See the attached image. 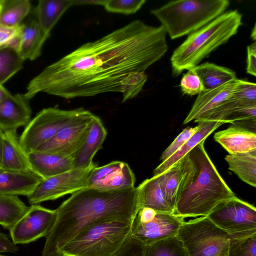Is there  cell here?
I'll return each mask as SVG.
<instances>
[{
  "mask_svg": "<svg viewBox=\"0 0 256 256\" xmlns=\"http://www.w3.org/2000/svg\"><path fill=\"white\" fill-rule=\"evenodd\" d=\"M166 34L161 25L133 20L46 66L28 82L24 95L30 100L41 92L70 99L120 92L124 77L144 72L165 54Z\"/></svg>",
  "mask_w": 256,
  "mask_h": 256,
  "instance_id": "1",
  "label": "cell"
},
{
  "mask_svg": "<svg viewBox=\"0 0 256 256\" xmlns=\"http://www.w3.org/2000/svg\"><path fill=\"white\" fill-rule=\"evenodd\" d=\"M139 210L136 187L77 191L56 209V219L46 237L42 256H61L63 248L84 230L104 221H132Z\"/></svg>",
  "mask_w": 256,
  "mask_h": 256,
  "instance_id": "2",
  "label": "cell"
},
{
  "mask_svg": "<svg viewBox=\"0 0 256 256\" xmlns=\"http://www.w3.org/2000/svg\"><path fill=\"white\" fill-rule=\"evenodd\" d=\"M204 142L188 152L196 170L178 198L174 210L184 218L208 216L219 204L236 196L218 172Z\"/></svg>",
  "mask_w": 256,
  "mask_h": 256,
  "instance_id": "3",
  "label": "cell"
},
{
  "mask_svg": "<svg viewBox=\"0 0 256 256\" xmlns=\"http://www.w3.org/2000/svg\"><path fill=\"white\" fill-rule=\"evenodd\" d=\"M242 24V14L232 10L216 18L188 35L173 52L170 58L173 76L189 70L235 35Z\"/></svg>",
  "mask_w": 256,
  "mask_h": 256,
  "instance_id": "4",
  "label": "cell"
},
{
  "mask_svg": "<svg viewBox=\"0 0 256 256\" xmlns=\"http://www.w3.org/2000/svg\"><path fill=\"white\" fill-rule=\"evenodd\" d=\"M228 0H178L152 10L172 40L198 30L222 14Z\"/></svg>",
  "mask_w": 256,
  "mask_h": 256,
  "instance_id": "5",
  "label": "cell"
},
{
  "mask_svg": "<svg viewBox=\"0 0 256 256\" xmlns=\"http://www.w3.org/2000/svg\"><path fill=\"white\" fill-rule=\"evenodd\" d=\"M132 222L113 220L94 224L69 242L61 256H113L130 236Z\"/></svg>",
  "mask_w": 256,
  "mask_h": 256,
  "instance_id": "6",
  "label": "cell"
},
{
  "mask_svg": "<svg viewBox=\"0 0 256 256\" xmlns=\"http://www.w3.org/2000/svg\"><path fill=\"white\" fill-rule=\"evenodd\" d=\"M251 235L230 234L205 216L184 221L176 236L188 256H228L234 240Z\"/></svg>",
  "mask_w": 256,
  "mask_h": 256,
  "instance_id": "7",
  "label": "cell"
},
{
  "mask_svg": "<svg viewBox=\"0 0 256 256\" xmlns=\"http://www.w3.org/2000/svg\"><path fill=\"white\" fill-rule=\"evenodd\" d=\"M84 110L82 108L71 110L55 107L44 108L28 122L19 137L20 144L27 153L34 152L52 138Z\"/></svg>",
  "mask_w": 256,
  "mask_h": 256,
  "instance_id": "8",
  "label": "cell"
},
{
  "mask_svg": "<svg viewBox=\"0 0 256 256\" xmlns=\"http://www.w3.org/2000/svg\"><path fill=\"white\" fill-rule=\"evenodd\" d=\"M184 218L174 214L139 210L132 224L130 236L146 246L176 235Z\"/></svg>",
  "mask_w": 256,
  "mask_h": 256,
  "instance_id": "9",
  "label": "cell"
},
{
  "mask_svg": "<svg viewBox=\"0 0 256 256\" xmlns=\"http://www.w3.org/2000/svg\"><path fill=\"white\" fill-rule=\"evenodd\" d=\"M216 226L232 234H256V208L236 196L217 205L208 216Z\"/></svg>",
  "mask_w": 256,
  "mask_h": 256,
  "instance_id": "10",
  "label": "cell"
},
{
  "mask_svg": "<svg viewBox=\"0 0 256 256\" xmlns=\"http://www.w3.org/2000/svg\"><path fill=\"white\" fill-rule=\"evenodd\" d=\"M96 166L94 163L87 168L72 169L43 179L35 190L27 196L29 204H40L42 202L55 200L88 188L89 176Z\"/></svg>",
  "mask_w": 256,
  "mask_h": 256,
  "instance_id": "11",
  "label": "cell"
},
{
  "mask_svg": "<svg viewBox=\"0 0 256 256\" xmlns=\"http://www.w3.org/2000/svg\"><path fill=\"white\" fill-rule=\"evenodd\" d=\"M94 116L92 112L84 109L78 116L34 152L74 158L84 142Z\"/></svg>",
  "mask_w": 256,
  "mask_h": 256,
  "instance_id": "12",
  "label": "cell"
},
{
  "mask_svg": "<svg viewBox=\"0 0 256 256\" xmlns=\"http://www.w3.org/2000/svg\"><path fill=\"white\" fill-rule=\"evenodd\" d=\"M56 216V210H52L40 204H32L25 214L10 230L15 244H27L46 237Z\"/></svg>",
  "mask_w": 256,
  "mask_h": 256,
  "instance_id": "13",
  "label": "cell"
},
{
  "mask_svg": "<svg viewBox=\"0 0 256 256\" xmlns=\"http://www.w3.org/2000/svg\"><path fill=\"white\" fill-rule=\"evenodd\" d=\"M135 176L128 164L113 161L104 166H96L91 172L88 188L113 190L135 187Z\"/></svg>",
  "mask_w": 256,
  "mask_h": 256,
  "instance_id": "14",
  "label": "cell"
},
{
  "mask_svg": "<svg viewBox=\"0 0 256 256\" xmlns=\"http://www.w3.org/2000/svg\"><path fill=\"white\" fill-rule=\"evenodd\" d=\"M195 170V166L188 153L168 169L157 176L166 199L174 210L178 198Z\"/></svg>",
  "mask_w": 256,
  "mask_h": 256,
  "instance_id": "15",
  "label": "cell"
},
{
  "mask_svg": "<svg viewBox=\"0 0 256 256\" xmlns=\"http://www.w3.org/2000/svg\"><path fill=\"white\" fill-rule=\"evenodd\" d=\"M30 100L24 94H10L0 103V130L3 132L17 130L31 120Z\"/></svg>",
  "mask_w": 256,
  "mask_h": 256,
  "instance_id": "16",
  "label": "cell"
},
{
  "mask_svg": "<svg viewBox=\"0 0 256 256\" xmlns=\"http://www.w3.org/2000/svg\"><path fill=\"white\" fill-rule=\"evenodd\" d=\"M239 79L231 80L218 88L202 90L194 103L183 124H186L205 116L230 98Z\"/></svg>",
  "mask_w": 256,
  "mask_h": 256,
  "instance_id": "17",
  "label": "cell"
},
{
  "mask_svg": "<svg viewBox=\"0 0 256 256\" xmlns=\"http://www.w3.org/2000/svg\"><path fill=\"white\" fill-rule=\"evenodd\" d=\"M0 169L17 172H32L28 154L20 144L16 130L3 132Z\"/></svg>",
  "mask_w": 256,
  "mask_h": 256,
  "instance_id": "18",
  "label": "cell"
},
{
  "mask_svg": "<svg viewBox=\"0 0 256 256\" xmlns=\"http://www.w3.org/2000/svg\"><path fill=\"white\" fill-rule=\"evenodd\" d=\"M214 138L229 154L256 150V132L238 124H230L215 133Z\"/></svg>",
  "mask_w": 256,
  "mask_h": 256,
  "instance_id": "19",
  "label": "cell"
},
{
  "mask_svg": "<svg viewBox=\"0 0 256 256\" xmlns=\"http://www.w3.org/2000/svg\"><path fill=\"white\" fill-rule=\"evenodd\" d=\"M106 134L101 120L95 115L84 142L73 158V169L87 168L94 164L92 159L102 148Z\"/></svg>",
  "mask_w": 256,
  "mask_h": 256,
  "instance_id": "20",
  "label": "cell"
},
{
  "mask_svg": "<svg viewBox=\"0 0 256 256\" xmlns=\"http://www.w3.org/2000/svg\"><path fill=\"white\" fill-rule=\"evenodd\" d=\"M28 154L32 172L43 179L73 169L72 157L38 152Z\"/></svg>",
  "mask_w": 256,
  "mask_h": 256,
  "instance_id": "21",
  "label": "cell"
},
{
  "mask_svg": "<svg viewBox=\"0 0 256 256\" xmlns=\"http://www.w3.org/2000/svg\"><path fill=\"white\" fill-rule=\"evenodd\" d=\"M43 178L33 172L0 169V194L30 196Z\"/></svg>",
  "mask_w": 256,
  "mask_h": 256,
  "instance_id": "22",
  "label": "cell"
},
{
  "mask_svg": "<svg viewBox=\"0 0 256 256\" xmlns=\"http://www.w3.org/2000/svg\"><path fill=\"white\" fill-rule=\"evenodd\" d=\"M20 44L18 50L24 60H34L41 54L43 46L48 38L42 32L36 18L20 24Z\"/></svg>",
  "mask_w": 256,
  "mask_h": 256,
  "instance_id": "23",
  "label": "cell"
},
{
  "mask_svg": "<svg viewBox=\"0 0 256 256\" xmlns=\"http://www.w3.org/2000/svg\"><path fill=\"white\" fill-rule=\"evenodd\" d=\"M196 122L197 128L190 138L173 155L162 162L154 170L153 176L164 172L188 154L198 144L210 136L214 130L224 124L222 122L210 120H200Z\"/></svg>",
  "mask_w": 256,
  "mask_h": 256,
  "instance_id": "24",
  "label": "cell"
},
{
  "mask_svg": "<svg viewBox=\"0 0 256 256\" xmlns=\"http://www.w3.org/2000/svg\"><path fill=\"white\" fill-rule=\"evenodd\" d=\"M74 6V0H40L34 10L35 18L43 34L49 38L63 14Z\"/></svg>",
  "mask_w": 256,
  "mask_h": 256,
  "instance_id": "25",
  "label": "cell"
},
{
  "mask_svg": "<svg viewBox=\"0 0 256 256\" xmlns=\"http://www.w3.org/2000/svg\"><path fill=\"white\" fill-rule=\"evenodd\" d=\"M136 188L140 209L148 208L158 212L174 214L166 199L157 176L146 179Z\"/></svg>",
  "mask_w": 256,
  "mask_h": 256,
  "instance_id": "26",
  "label": "cell"
},
{
  "mask_svg": "<svg viewBox=\"0 0 256 256\" xmlns=\"http://www.w3.org/2000/svg\"><path fill=\"white\" fill-rule=\"evenodd\" d=\"M189 70L198 76L204 90L218 88L237 78L235 72L232 70L208 62Z\"/></svg>",
  "mask_w": 256,
  "mask_h": 256,
  "instance_id": "27",
  "label": "cell"
},
{
  "mask_svg": "<svg viewBox=\"0 0 256 256\" xmlns=\"http://www.w3.org/2000/svg\"><path fill=\"white\" fill-rule=\"evenodd\" d=\"M224 158L230 170L243 182L256 187V150L248 152L229 154Z\"/></svg>",
  "mask_w": 256,
  "mask_h": 256,
  "instance_id": "28",
  "label": "cell"
},
{
  "mask_svg": "<svg viewBox=\"0 0 256 256\" xmlns=\"http://www.w3.org/2000/svg\"><path fill=\"white\" fill-rule=\"evenodd\" d=\"M29 0H2L0 5V24L8 28L20 26L29 14Z\"/></svg>",
  "mask_w": 256,
  "mask_h": 256,
  "instance_id": "29",
  "label": "cell"
},
{
  "mask_svg": "<svg viewBox=\"0 0 256 256\" xmlns=\"http://www.w3.org/2000/svg\"><path fill=\"white\" fill-rule=\"evenodd\" d=\"M28 208L18 196L0 194V225L10 230Z\"/></svg>",
  "mask_w": 256,
  "mask_h": 256,
  "instance_id": "30",
  "label": "cell"
},
{
  "mask_svg": "<svg viewBox=\"0 0 256 256\" xmlns=\"http://www.w3.org/2000/svg\"><path fill=\"white\" fill-rule=\"evenodd\" d=\"M24 62L14 50L7 46L0 48V84L4 85L20 70Z\"/></svg>",
  "mask_w": 256,
  "mask_h": 256,
  "instance_id": "31",
  "label": "cell"
},
{
  "mask_svg": "<svg viewBox=\"0 0 256 256\" xmlns=\"http://www.w3.org/2000/svg\"><path fill=\"white\" fill-rule=\"evenodd\" d=\"M145 256H188L176 236L146 246Z\"/></svg>",
  "mask_w": 256,
  "mask_h": 256,
  "instance_id": "32",
  "label": "cell"
},
{
  "mask_svg": "<svg viewBox=\"0 0 256 256\" xmlns=\"http://www.w3.org/2000/svg\"><path fill=\"white\" fill-rule=\"evenodd\" d=\"M148 79L144 72H136L128 74L120 83V92L122 95V102L136 98L142 90Z\"/></svg>",
  "mask_w": 256,
  "mask_h": 256,
  "instance_id": "33",
  "label": "cell"
},
{
  "mask_svg": "<svg viewBox=\"0 0 256 256\" xmlns=\"http://www.w3.org/2000/svg\"><path fill=\"white\" fill-rule=\"evenodd\" d=\"M146 2L145 0H106L103 6L108 12L128 15L136 12Z\"/></svg>",
  "mask_w": 256,
  "mask_h": 256,
  "instance_id": "34",
  "label": "cell"
},
{
  "mask_svg": "<svg viewBox=\"0 0 256 256\" xmlns=\"http://www.w3.org/2000/svg\"><path fill=\"white\" fill-rule=\"evenodd\" d=\"M228 256H256V234L234 240Z\"/></svg>",
  "mask_w": 256,
  "mask_h": 256,
  "instance_id": "35",
  "label": "cell"
},
{
  "mask_svg": "<svg viewBox=\"0 0 256 256\" xmlns=\"http://www.w3.org/2000/svg\"><path fill=\"white\" fill-rule=\"evenodd\" d=\"M231 96L248 104H256V84L239 79Z\"/></svg>",
  "mask_w": 256,
  "mask_h": 256,
  "instance_id": "36",
  "label": "cell"
},
{
  "mask_svg": "<svg viewBox=\"0 0 256 256\" xmlns=\"http://www.w3.org/2000/svg\"><path fill=\"white\" fill-rule=\"evenodd\" d=\"M197 128L188 126L177 136L171 144L162 152L160 160L164 162L176 152L194 134Z\"/></svg>",
  "mask_w": 256,
  "mask_h": 256,
  "instance_id": "37",
  "label": "cell"
},
{
  "mask_svg": "<svg viewBox=\"0 0 256 256\" xmlns=\"http://www.w3.org/2000/svg\"><path fill=\"white\" fill-rule=\"evenodd\" d=\"M180 86L182 92L189 96L198 94L203 88L198 76L191 70L183 74Z\"/></svg>",
  "mask_w": 256,
  "mask_h": 256,
  "instance_id": "38",
  "label": "cell"
},
{
  "mask_svg": "<svg viewBox=\"0 0 256 256\" xmlns=\"http://www.w3.org/2000/svg\"><path fill=\"white\" fill-rule=\"evenodd\" d=\"M146 245L130 236L113 256H145Z\"/></svg>",
  "mask_w": 256,
  "mask_h": 256,
  "instance_id": "39",
  "label": "cell"
},
{
  "mask_svg": "<svg viewBox=\"0 0 256 256\" xmlns=\"http://www.w3.org/2000/svg\"><path fill=\"white\" fill-rule=\"evenodd\" d=\"M247 73L256 76V43L250 44L247 47Z\"/></svg>",
  "mask_w": 256,
  "mask_h": 256,
  "instance_id": "40",
  "label": "cell"
},
{
  "mask_svg": "<svg viewBox=\"0 0 256 256\" xmlns=\"http://www.w3.org/2000/svg\"><path fill=\"white\" fill-rule=\"evenodd\" d=\"M20 30V25L16 28H8L0 24V48L5 46Z\"/></svg>",
  "mask_w": 256,
  "mask_h": 256,
  "instance_id": "41",
  "label": "cell"
},
{
  "mask_svg": "<svg viewBox=\"0 0 256 256\" xmlns=\"http://www.w3.org/2000/svg\"><path fill=\"white\" fill-rule=\"evenodd\" d=\"M18 248L8 237L7 235L0 232V253H16Z\"/></svg>",
  "mask_w": 256,
  "mask_h": 256,
  "instance_id": "42",
  "label": "cell"
},
{
  "mask_svg": "<svg viewBox=\"0 0 256 256\" xmlns=\"http://www.w3.org/2000/svg\"><path fill=\"white\" fill-rule=\"evenodd\" d=\"M106 0H74V6L93 5L103 6Z\"/></svg>",
  "mask_w": 256,
  "mask_h": 256,
  "instance_id": "43",
  "label": "cell"
},
{
  "mask_svg": "<svg viewBox=\"0 0 256 256\" xmlns=\"http://www.w3.org/2000/svg\"><path fill=\"white\" fill-rule=\"evenodd\" d=\"M10 94L3 85L0 84V103Z\"/></svg>",
  "mask_w": 256,
  "mask_h": 256,
  "instance_id": "44",
  "label": "cell"
},
{
  "mask_svg": "<svg viewBox=\"0 0 256 256\" xmlns=\"http://www.w3.org/2000/svg\"><path fill=\"white\" fill-rule=\"evenodd\" d=\"M250 36H251L252 38L254 40H256V24H254V27L253 29L252 30Z\"/></svg>",
  "mask_w": 256,
  "mask_h": 256,
  "instance_id": "45",
  "label": "cell"
},
{
  "mask_svg": "<svg viewBox=\"0 0 256 256\" xmlns=\"http://www.w3.org/2000/svg\"><path fill=\"white\" fill-rule=\"evenodd\" d=\"M3 132L0 130V167L1 164V156H2V141Z\"/></svg>",
  "mask_w": 256,
  "mask_h": 256,
  "instance_id": "46",
  "label": "cell"
},
{
  "mask_svg": "<svg viewBox=\"0 0 256 256\" xmlns=\"http://www.w3.org/2000/svg\"><path fill=\"white\" fill-rule=\"evenodd\" d=\"M1 2H2V0H0V5Z\"/></svg>",
  "mask_w": 256,
  "mask_h": 256,
  "instance_id": "47",
  "label": "cell"
},
{
  "mask_svg": "<svg viewBox=\"0 0 256 256\" xmlns=\"http://www.w3.org/2000/svg\"><path fill=\"white\" fill-rule=\"evenodd\" d=\"M0 256H2V255H0Z\"/></svg>",
  "mask_w": 256,
  "mask_h": 256,
  "instance_id": "48",
  "label": "cell"
}]
</instances>
